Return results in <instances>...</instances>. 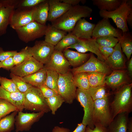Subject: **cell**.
I'll use <instances>...</instances> for the list:
<instances>
[{
	"mask_svg": "<svg viewBox=\"0 0 132 132\" xmlns=\"http://www.w3.org/2000/svg\"><path fill=\"white\" fill-rule=\"evenodd\" d=\"M15 111H18L15 106L6 100L0 98V119Z\"/></svg>",
	"mask_w": 132,
	"mask_h": 132,
	"instance_id": "cell-39",
	"label": "cell"
},
{
	"mask_svg": "<svg viewBox=\"0 0 132 132\" xmlns=\"http://www.w3.org/2000/svg\"><path fill=\"white\" fill-rule=\"evenodd\" d=\"M86 126L82 123L77 124V126L75 129L72 132H85Z\"/></svg>",
	"mask_w": 132,
	"mask_h": 132,
	"instance_id": "cell-49",
	"label": "cell"
},
{
	"mask_svg": "<svg viewBox=\"0 0 132 132\" xmlns=\"http://www.w3.org/2000/svg\"><path fill=\"white\" fill-rule=\"evenodd\" d=\"M37 87L39 89L43 96L45 99L58 94L54 90L49 88L45 84L41 85Z\"/></svg>",
	"mask_w": 132,
	"mask_h": 132,
	"instance_id": "cell-42",
	"label": "cell"
},
{
	"mask_svg": "<svg viewBox=\"0 0 132 132\" xmlns=\"http://www.w3.org/2000/svg\"><path fill=\"white\" fill-rule=\"evenodd\" d=\"M47 21L52 22L59 18L72 6L59 0H49Z\"/></svg>",
	"mask_w": 132,
	"mask_h": 132,
	"instance_id": "cell-20",
	"label": "cell"
},
{
	"mask_svg": "<svg viewBox=\"0 0 132 132\" xmlns=\"http://www.w3.org/2000/svg\"><path fill=\"white\" fill-rule=\"evenodd\" d=\"M93 54L90 52L89 58L83 64L70 70L73 74L81 72H99L107 75L110 74L111 70L105 62L96 58Z\"/></svg>",
	"mask_w": 132,
	"mask_h": 132,
	"instance_id": "cell-9",
	"label": "cell"
},
{
	"mask_svg": "<svg viewBox=\"0 0 132 132\" xmlns=\"http://www.w3.org/2000/svg\"><path fill=\"white\" fill-rule=\"evenodd\" d=\"M45 0H25L22 2L21 5L23 7H34L42 2Z\"/></svg>",
	"mask_w": 132,
	"mask_h": 132,
	"instance_id": "cell-46",
	"label": "cell"
},
{
	"mask_svg": "<svg viewBox=\"0 0 132 132\" xmlns=\"http://www.w3.org/2000/svg\"><path fill=\"white\" fill-rule=\"evenodd\" d=\"M27 47L32 56L44 65L49 62L54 50V46L44 41H36L33 47Z\"/></svg>",
	"mask_w": 132,
	"mask_h": 132,
	"instance_id": "cell-10",
	"label": "cell"
},
{
	"mask_svg": "<svg viewBox=\"0 0 132 132\" xmlns=\"http://www.w3.org/2000/svg\"><path fill=\"white\" fill-rule=\"evenodd\" d=\"M47 69L44 67L31 74L22 77L24 81L35 87L45 84L46 77Z\"/></svg>",
	"mask_w": 132,
	"mask_h": 132,
	"instance_id": "cell-27",
	"label": "cell"
},
{
	"mask_svg": "<svg viewBox=\"0 0 132 132\" xmlns=\"http://www.w3.org/2000/svg\"><path fill=\"white\" fill-rule=\"evenodd\" d=\"M32 56V55L28 50L27 46L19 52H17L13 57L15 66L20 64Z\"/></svg>",
	"mask_w": 132,
	"mask_h": 132,
	"instance_id": "cell-40",
	"label": "cell"
},
{
	"mask_svg": "<svg viewBox=\"0 0 132 132\" xmlns=\"http://www.w3.org/2000/svg\"><path fill=\"white\" fill-rule=\"evenodd\" d=\"M45 113L44 112L30 113L18 111L15 118L16 132L29 131L33 124L38 121Z\"/></svg>",
	"mask_w": 132,
	"mask_h": 132,
	"instance_id": "cell-11",
	"label": "cell"
},
{
	"mask_svg": "<svg viewBox=\"0 0 132 132\" xmlns=\"http://www.w3.org/2000/svg\"><path fill=\"white\" fill-rule=\"evenodd\" d=\"M128 114L122 113L117 115L106 128L108 132H127Z\"/></svg>",
	"mask_w": 132,
	"mask_h": 132,
	"instance_id": "cell-24",
	"label": "cell"
},
{
	"mask_svg": "<svg viewBox=\"0 0 132 132\" xmlns=\"http://www.w3.org/2000/svg\"><path fill=\"white\" fill-rule=\"evenodd\" d=\"M58 87V94L65 102L69 104L72 103L76 98L77 89L70 70L65 74H59Z\"/></svg>",
	"mask_w": 132,
	"mask_h": 132,
	"instance_id": "cell-6",
	"label": "cell"
},
{
	"mask_svg": "<svg viewBox=\"0 0 132 132\" xmlns=\"http://www.w3.org/2000/svg\"><path fill=\"white\" fill-rule=\"evenodd\" d=\"M44 66L43 64L32 56L14 66L10 70L11 73L23 77L36 72Z\"/></svg>",
	"mask_w": 132,
	"mask_h": 132,
	"instance_id": "cell-13",
	"label": "cell"
},
{
	"mask_svg": "<svg viewBox=\"0 0 132 132\" xmlns=\"http://www.w3.org/2000/svg\"><path fill=\"white\" fill-rule=\"evenodd\" d=\"M60 1L72 6L78 4L80 2L84 1V0L83 1V0H60Z\"/></svg>",
	"mask_w": 132,
	"mask_h": 132,
	"instance_id": "cell-48",
	"label": "cell"
},
{
	"mask_svg": "<svg viewBox=\"0 0 132 132\" xmlns=\"http://www.w3.org/2000/svg\"><path fill=\"white\" fill-rule=\"evenodd\" d=\"M95 25L85 18H82L77 21L70 32L79 39H90Z\"/></svg>",
	"mask_w": 132,
	"mask_h": 132,
	"instance_id": "cell-19",
	"label": "cell"
},
{
	"mask_svg": "<svg viewBox=\"0 0 132 132\" xmlns=\"http://www.w3.org/2000/svg\"><path fill=\"white\" fill-rule=\"evenodd\" d=\"M16 51H6L0 47V62L2 61L11 57H13L17 53Z\"/></svg>",
	"mask_w": 132,
	"mask_h": 132,
	"instance_id": "cell-44",
	"label": "cell"
},
{
	"mask_svg": "<svg viewBox=\"0 0 132 132\" xmlns=\"http://www.w3.org/2000/svg\"><path fill=\"white\" fill-rule=\"evenodd\" d=\"M85 132H108L106 128L99 125H95L93 129L88 126L86 127Z\"/></svg>",
	"mask_w": 132,
	"mask_h": 132,
	"instance_id": "cell-47",
	"label": "cell"
},
{
	"mask_svg": "<svg viewBox=\"0 0 132 132\" xmlns=\"http://www.w3.org/2000/svg\"><path fill=\"white\" fill-rule=\"evenodd\" d=\"M47 28L45 25L34 21L15 30L19 38L27 43L45 35Z\"/></svg>",
	"mask_w": 132,
	"mask_h": 132,
	"instance_id": "cell-8",
	"label": "cell"
},
{
	"mask_svg": "<svg viewBox=\"0 0 132 132\" xmlns=\"http://www.w3.org/2000/svg\"><path fill=\"white\" fill-rule=\"evenodd\" d=\"M99 46L95 39H79L76 43L68 47L65 49H74L77 51L82 53L89 51L96 55L98 59L105 62V59L100 53Z\"/></svg>",
	"mask_w": 132,
	"mask_h": 132,
	"instance_id": "cell-15",
	"label": "cell"
},
{
	"mask_svg": "<svg viewBox=\"0 0 132 132\" xmlns=\"http://www.w3.org/2000/svg\"><path fill=\"white\" fill-rule=\"evenodd\" d=\"M79 39L71 32L69 33L54 46V50L62 52L68 47L76 43Z\"/></svg>",
	"mask_w": 132,
	"mask_h": 132,
	"instance_id": "cell-30",
	"label": "cell"
},
{
	"mask_svg": "<svg viewBox=\"0 0 132 132\" xmlns=\"http://www.w3.org/2000/svg\"><path fill=\"white\" fill-rule=\"evenodd\" d=\"M127 132H132V117L129 118L127 124Z\"/></svg>",
	"mask_w": 132,
	"mask_h": 132,
	"instance_id": "cell-52",
	"label": "cell"
},
{
	"mask_svg": "<svg viewBox=\"0 0 132 132\" xmlns=\"http://www.w3.org/2000/svg\"><path fill=\"white\" fill-rule=\"evenodd\" d=\"M106 86L105 85L96 87H90L87 90L94 101L109 97L110 93Z\"/></svg>",
	"mask_w": 132,
	"mask_h": 132,
	"instance_id": "cell-31",
	"label": "cell"
},
{
	"mask_svg": "<svg viewBox=\"0 0 132 132\" xmlns=\"http://www.w3.org/2000/svg\"><path fill=\"white\" fill-rule=\"evenodd\" d=\"M67 33L65 31L48 24L47 26L44 41L55 46L67 34Z\"/></svg>",
	"mask_w": 132,
	"mask_h": 132,
	"instance_id": "cell-25",
	"label": "cell"
},
{
	"mask_svg": "<svg viewBox=\"0 0 132 132\" xmlns=\"http://www.w3.org/2000/svg\"><path fill=\"white\" fill-rule=\"evenodd\" d=\"M24 93L19 91H8L0 86V98L7 101L17 109L18 111H22L24 109Z\"/></svg>",
	"mask_w": 132,
	"mask_h": 132,
	"instance_id": "cell-22",
	"label": "cell"
},
{
	"mask_svg": "<svg viewBox=\"0 0 132 132\" xmlns=\"http://www.w3.org/2000/svg\"><path fill=\"white\" fill-rule=\"evenodd\" d=\"M49 5L48 0H45L35 7L33 15L34 20L40 24L45 25L47 21Z\"/></svg>",
	"mask_w": 132,
	"mask_h": 132,
	"instance_id": "cell-26",
	"label": "cell"
},
{
	"mask_svg": "<svg viewBox=\"0 0 132 132\" xmlns=\"http://www.w3.org/2000/svg\"><path fill=\"white\" fill-rule=\"evenodd\" d=\"M93 11L90 7L79 4L71 7L59 18L51 22L55 27L70 33L77 21L82 18L90 17Z\"/></svg>",
	"mask_w": 132,
	"mask_h": 132,
	"instance_id": "cell-1",
	"label": "cell"
},
{
	"mask_svg": "<svg viewBox=\"0 0 132 132\" xmlns=\"http://www.w3.org/2000/svg\"><path fill=\"white\" fill-rule=\"evenodd\" d=\"M74 84L78 88L87 90L90 87L87 72H81L73 74Z\"/></svg>",
	"mask_w": 132,
	"mask_h": 132,
	"instance_id": "cell-32",
	"label": "cell"
},
{
	"mask_svg": "<svg viewBox=\"0 0 132 132\" xmlns=\"http://www.w3.org/2000/svg\"><path fill=\"white\" fill-rule=\"evenodd\" d=\"M0 86L9 92L19 91L12 80L0 76Z\"/></svg>",
	"mask_w": 132,
	"mask_h": 132,
	"instance_id": "cell-41",
	"label": "cell"
},
{
	"mask_svg": "<svg viewBox=\"0 0 132 132\" xmlns=\"http://www.w3.org/2000/svg\"><path fill=\"white\" fill-rule=\"evenodd\" d=\"M132 0H123L121 5L111 11L100 10V16L103 18H111L117 27L121 29L123 35L129 31L127 22L128 15L132 12Z\"/></svg>",
	"mask_w": 132,
	"mask_h": 132,
	"instance_id": "cell-3",
	"label": "cell"
},
{
	"mask_svg": "<svg viewBox=\"0 0 132 132\" xmlns=\"http://www.w3.org/2000/svg\"><path fill=\"white\" fill-rule=\"evenodd\" d=\"M114 48L113 52L105 62L111 70L124 69L126 68L125 61L119 41Z\"/></svg>",
	"mask_w": 132,
	"mask_h": 132,
	"instance_id": "cell-18",
	"label": "cell"
},
{
	"mask_svg": "<svg viewBox=\"0 0 132 132\" xmlns=\"http://www.w3.org/2000/svg\"><path fill=\"white\" fill-rule=\"evenodd\" d=\"M45 99L47 104L53 115L55 114L57 110L65 102L64 99L59 94Z\"/></svg>",
	"mask_w": 132,
	"mask_h": 132,
	"instance_id": "cell-36",
	"label": "cell"
},
{
	"mask_svg": "<svg viewBox=\"0 0 132 132\" xmlns=\"http://www.w3.org/2000/svg\"><path fill=\"white\" fill-rule=\"evenodd\" d=\"M127 22L130 26H132V12H131L128 16L127 19Z\"/></svg>",
	"mask_w": 132,
	"mask_h": 132,
	"instance_id": "cell-53",
	"label": "cell"
},
{
	"mask_svg": "<svg viewBox=\"0 0 132 132\" xmlns=\"http://www.w3.org/2000/svg\"><path fill=\"white\" fill-rule=\"evenodd\" d=\"M99 49L105 60L112 54L114 51V48H113L100 46L99 45Z\"/></svg>",
	"mask_w": 132,
	"mask_h": 132,
	"instance_id": "cell-45",
	"label": "cell"
},
{
	"mask_svg": "<svg viewBox=\"0 0 132 132\" xmlns=\"http://www.w3.org/2000/svg\"><path fill=\"white\" fill-rule=\"evenodd\" d=\"M123 35L122 32L116 29L110 24L108 19L103 18L96 24L93 30L92 38L112 36L120 39Z\"/></svg>",
	"mask_w": 132,
	"mask_h": 132,
	"instance_id": "cell-14",
	"label": "cell"
},
{
	"mask_svg": "<svg viewBox=\"0 0 132 132\" xmlns=\"http://www.w3.org/2000/svg\"><path fill=\"white\" fill-rule=\"evenodd\" d=\"M93 119L94 126L99 125L105 128L112 121L108 97L94 101Z\"/></svg>",
	"mask_w": 132,
	"mask_h": 132,
	"instance_id": "cell-5",
	"label": "cell"
},
{
	"mask_svg": "<svg viewBox=\"0 0 132 132\" xmlns=\"http://www.w3.org/2000/svg\"><path fill=\"white\" fill-rule=\"evenodd\" d=\"M10 76L15 84L19 91L24 93L32 86L25 82L22 77L11 73Z\"/></svg>",
	"mask_w": 132,
	"mask_h": 132,
	"instance_id": "cell-37",
	"label": "cell"
},
{
	"mask_svg": "<svg viewBox=\"0 0 132 132\" xmlns=\"http://www.w3.org/2000/svg\"><path fill=\"white\" fill-rule=\"evenodd\" d=\"M34 7L31 9L12 13L10 22L11 27L16 30L34 21L33 17Z\"/></svg>",
	"mask_w": 132,
	"mask_h": 132,
	"instance_id": "cell-17",
	"label": "cell"
},
{
	"mask_svg": "<svg viewBox=\"0 0 132 132\" xmlns=\"http://www.w3.org/2000/svg\"><path fill=\"white\" fill-rule=\"evenodd\" d=\"M76 98L83 108L84 115L82 123L93 129L95 128L93 119L94 101L87 90L78 88L77 89Z\"/></svg>",
	"mask_w": 132,
	"mask_h": 132,
	"instance_id": "cell-7",
	"label": "cell"
},
{
	"mask_svg": "<svg viewBox=\"0 0 132 132\" xmlns=\"http://www.w3.org/2000/svg\"></svg>",
	"mask_w": 132,
	"mask_h": 132,
	"instance_id": "cell-55",
	"label": "cell"
},
{
	"mask_svg": "<svg viewBox=\"0 0 132 132\" xmlns=\"http://www.w3.org/2000/svg\"><path fill=\"white\" fill-rule=\"evenodd\" d=\"M127 71L128 74L131 77L132 76V57L129 60L127 65Z\"/></svg>",
	"mask_w": 132,
	"mask_h": 132,
	"instance_id": "cell-51",
	"label": "cell"
},
{
	"mask_svg": "<svg viewBox=\"0 0 132 132\" xmlns=\"http://www.w3.org/2000/svg\"><path fill=\"white\" fill-rule=\"evenodd\" d=\"M24 109L37 112L48 113L51 110L39 89L32 86L24 93Z\"/></svg>",
	"mask_w": 132,
	"mask_h": 132,
	"instance_id": "cell-4",
	"label": "cell"
},
{
	"mask_svg": "<svg viewBox=\"0 0 132 132\" xmlns=\"http://www.w3.org/2000/svg\"><path fill=\"white\" fill-rule=\"evenodd\" d=\"M59 74L55 71L47 70L45 84L57 94H59L58 83Z\"/></svg>",
	"mask_w": 132,
	"mask_h": 132,
	"instance_id": "cell-34",
	"label": "cell"
},
{
	"mask_svg": "<svg viewBox=\"0 0 132 132\" xmlns=\"http://www.w3.org/2000/svg\"><path fill=\"white\" fill-rule=\"evenodd\" d=\"M2 4L1 2L0 1V8L2 6Z\"/></svg>",
	"mask_w": 132,
	"mask_h": 132,
	"instance_id": "cell-54",
	"label": "cell"
},
{
	"mask_svg": "<svg viewBox=\"0 0 132 132\" xmlns=\"http://www.w3.org/2000/svg\"><path fill=\"white\" fill-rule=\"evenodd\" d=\"M70 130L68 128L58 126H55L53 129L52 132H70Z\"/></svg>",
	"mask_w": 132,
	"mask_h": 132,
	"instance_id": "cell-50",
	"label": "cell"
},
{
	"mask_svg": "<svg viewBox=\"0 0 132 132\" xmlns=\"http://www.w3.org/2000/svg\"><path fill=\"white\" fill-rule=\"evenodd\" d=\"M18 112L15 111L0 119V132H11L14 129L15 117Z\"/></svg>",
	"mask_w": 132,
	"mask_h": 132,
	"instance_id": "cell-29",
	"label": "cell"
},
{
	"mask_svg": "<svg viewBox=\"0 0 132 132\" xmlns=\"http://www.w3.org/2000/svg\"><path fill=\"white\" fill-rule=\"evenodd\" d=\"M132 83L125 84L117 90L110 104L112 119L122 113L129 114L132 110Z\"/></svg>",
	"mask_w": 132,
	"mask_h": 132,
	"instance_id": "cell-2",
	"label": "cell"
},
{
	"mask_svg": "<svg viewBox=\"0 0 132 132\" xmlns=\"http://www.w3.org/2000/svg\"><path fill=\"white\" fill-rule=\"evenodd\" d=\"M119 39V42L122 52L125 54L127 59L130 58L132 53V38L126 34Z\"/></svg>",
	"mask_w": 132,
	"mask_h": 132,
	"instance_id": "cell-35",
	"label": "cell"
},
{
	"mask_svg": "<svg viewBox=\"0 0 132 132\" xmlns=\"http://www.w3.org/2000/svg\"><path fill=\"white\" fill-rule=\"evenodd\" d=\"M2 4L0 8V36L5 33L11 17L13 13L15 4L10 1L0 0Z\"/></svg>",
	"mask_w": 132,
	"mask_h": 132,
	"instance_id": "cell-21",
	"label": "cell"
},
{
	"mask_svg": "<svg viewBox=\"0 0 132 132\" xmlns=\"http://www.w3.org/2000/svg\"><path fill=\"white\" fill-rule=\"evenodd\" d=\"M90 87H94L106 85L105 78L107 75L97 72H87Z\"/></svg>",
	"mask_w": 132,
	"mask_h": 132,
	"instance_id": "cell-33",
	"label": "cell"
},
{
	"mask_svg": "<svg viewBox=\"0 0 132 132\" xmlns=\"http://www.w3.org/2000/svg\"><path fill=\"white\" fill-rule=\"evenodd\" d=\"M63 54L71 66L74 68L79 67L85 63L89 58L90 54L82 53L71 50L68 49H65Z\"/></svg>",
	"mask_w": 132,
	"mask_h": 132,
	"instance_id": "cell-23",
	"label": "cell"
},
{
	"mask_svg": "<svg viewBox=\"0 0 132 132\" xmlns=\"http://www.w3.org/2000/svg\"><path fill=\"white\" fill-rule=\"evenodd\" d=\"M94 5L96 6L100 10L108 11H113L121 4L123 0H92Z\"/></svg>",
	"mask_w": 132,
	"mask_h": 132,
	"instance_id": "cell-28",
	"label": "cell"
},
{
	"mask_svg": "<svg viewBox=\"0 0 132 132\" xmlns=\"http://www.w3.org/2000/svg\"><path fill=\"white\" fill-rule=\"evenodd\" d=\"M98 44L99 46L113 48L119 41V39L112 36L101 37L95 39Z\"/></svg>",
	"mask_w": 132,
	"mask_h": 132,
	"instance_id": "cell-38",
	"label": "cell"
},
{
	"mask_svg": "<svg viewBox=\"0 0 132 132\" xmlns=\"http://www.w3.org/2000/svg\"><path fill=\"white\" fill-rule=\"evenodd\" d=\"M71 66L62 52L55 50L49 62L44 66L47 69L55 71L59 74H64L70 70Z\"/></svg>",
	"mask_w": 132,
	"mask_h": 132,
	"instance_id": "cell-12",
	"label": "cell"
},
{
	"mask_svg": "<svg viewBox=\"0 0 132 132\" xmlns=\"http://www.w3.org/2000/svg\"><path fill=\"white\" fill-rule=\"evenodd\" d=\"M15 66L13 57H10L0 62V68L7 70H11Z\"/></svg>",
	"mask_w": 132,
	"mask_h": 132,
	"instance_id": "cell-43",
	"label": "cell"
},
{
	"mask_svg": "<svg viewBox=\"0 0 132 132\" xmlns=\"http://www.w3.org/2000/svg\"><path fill=\"white\" fill-rule=\"evenodd\" d=\"M127 73L124 69L113 70L110 75L106 76V85L112 89L117 90L124 85L129 83Z\"/></svg>",
	"mask_w": 132,
	"mask_h": 132,
	"instance_id": "cell-16",
	"label": "cell"
}]
</instances>
